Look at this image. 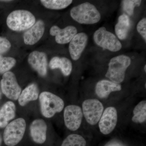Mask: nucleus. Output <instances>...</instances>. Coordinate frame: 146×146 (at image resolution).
I'll return each mask as SVG.
<instances>
[{
	"mask_svg": "<svg viewBox=\"0 0 146 146\" xmlns=\"http://www.w3.org/2000/svg\"><path fill=\"white\" fill-rule=\"evenodd\" d=\"M70 16L73 20L81 24L93 25L99 22L100 13L96 7L89 2H85L71 9Z\"/></svg>",
	"mask_w": 146,
	"mask_h": 146,
	"instance_id": "1",
	"label": "nucleus"
},
{
	"mask_svg": "<svg viewBox=\"0 0 146 146\" xmlns=\"http://www.w3.org/2000/svg\"><path fill=\"white\" fill-rule=\"evenodd\" d=\"M131 63L129 56L121 55L112 58L108 64L106 77L114 83H121L124 80L125 72Z\"/></svg>",
	"mask_w": 146,
	"mask_h": 146,
	"instance_id": "2",
	"label": "nucleus"
},
{
	"mask_svg": "<svg viewBox=\"0 0 146 146\" xmlns=\"http://www.w3.org/2000/svg\"><path fill=\"white\" fill-rule=\"evenodd\" d=\"M35 17L28 11L15 10L9 15L7 25L13 31H22L29 29L35 23Z\"/></svg>",
	"mask_w": 146,
	"mask_h": 146,
	"instance_id": "3",
	"label": "nucleus"
},
{
	"mask_svg": "<svg viewBox=\"0 0 146 146\" xmlns=\"http://www.w3.org/2000/svg\"><path fill=\"white\" fill-rule=\"evenodd\" d=\"M40 110L43 116L52 117L56 113L63 110L64 102L60 97L49 92H42L39 96Z\"/></svg>",
	"mask_w": 146,
	"mask_h": 146,
	"instance_id": "4",
	"label": "nucleus"
},
{
	"mask_svg": "<svg viewBox=\"0 0 146 146\" xmlns=\"http://www.w3.org/2000/svg\"><path fill=\"white\" fill-rule=\"evenodd\" d=\"M26 123L24 119L18 118L6 126L3 133L5 143L8 146H16L19 143L25 134Z\"/></svg>",
	"mask_w": 146,
	"mask_h": 146,
	"instance_id": "5",
	"label": "nucleus"
},
{
	"mask_svg": "<svg viewBox=\"0 0 146 146\" xmlns=\"http://www.w3.org/2000/svg\"><path fill=\"white\" fill-rule=\"evenodd\" d=\"M94 39L99 46L110 51L117 52L122 48L121 44L117 36L106 30L104 27H101L95 32Z\"/></svg>",
	"mask_w": 146,
	"mask_h": 146,
	"instance_id": "6",
	"label": "nucleus"
},
{
	"mask_svg": "<svg viewBox=\"0 0 146 146\" xmlns=\"http://www.w3.org/2000/svg\"><path fill=\"white\" fill-rule=\"evenodd\" d=\"M2 92L9 99L17 100L21 93L16 76L12 72H7L3 74L1 81Z\"/></svg>",
	"mask_w": 146,
	"mask_h": 146,
	"instance_id": "7",
	"label": "nucleus"
},
{
	"mask_svg": "<svg viewBox=\"0 0 146 146\" xmlns=\"http://www.w3.org/2000/svg\"><path fill=\"white\" fill-rule=\"evenodd\" d=\"M104 108L102 104L97 99L86 100L82 103V110L85 119L92 125L99 121Z\"/></svg>",
	"mask_w": 146,
	"mask_h": 146,
	"instance_id": "8",
	"label": "nucleus"
},
{
	"mask_svg": "<svg viewBox=\"0 0 146 146\" xmlns=\"http://www.w3.org/2000/svg\"><path fill=\"white\" fill-rule=\"evenodd\" d=\"M83 112L78 106L69 105L65 108L64 112L65 125L68 129L74 131L78 129L81 125Z\"/></svg>",
	"mask_w": 146,
	"mask_h": 146,
	"instance_id": "9",
	"label": "nucleus"
},
{
	"mask_svg": "<svg viewBox=\"0 0 146 146\" xmlns=\"http://www.w3.org/2000/svg\"><path fill=\"white\" fill-rule=\"evenodd\" d=\"M118 120L117 112L114 107H108L103 112L99 123L101 132L104 135L111 133L115 129Z\"/></svg>",
	"mask_w": 146,
	"mask_h": 146,
	"instance_id": "10",
	"label": "nucleus"
},
{
	"mask_svg": "<svg viewBox=\"0 0 146 146\" xmlns=\"http://www.w3.org/2000/svg\"><path fill=\"white\" fill-rule=\"evenodd\" d=\"M28 62L32 68L42 77L47 74L48 61L46 54L44 52L34 51L29 55Z\"/></svg>",
	"mask_w": 146,
	"mask_h": 146,
	"instance_id": "11",
	"label": "nucleus"
},
{
	"mask_svg": "<svg viewBox=\"0 0 146 146\" xmlns=\"http://www.w3.org/2000/svg\"><path fill=\"white\" fill-rule=\"evenodd\" d=\"M88 37L84 33H77L70 42L69 50L72 59L77 60L79 59L88 42Z\"/></svg>",
	"mask_w": 146,
	"mask_h": 146,
	"instance_id": "12",
	"label": "nucleus"
},
{
	"mask_svg": "<svg viewBox=\"0 0 146 146\" xmlns=\"http://www.w3.org/2000/svg\"><path fill=\"white\" fill-rule=\"evenodd\" d=\"M50 34L55 36L56 42L60 44H65L70 42L76 35L77 29L76 27L69 26L63 29H60L57 26H53L50 30Z\"/></svg>",
	"mask_w": 146,
	"mask_h": 146,
	"instance_id": "13",
	"label": "nucleus"
},
{
	"mask_svg": "<svg viewBox=\"0 0 146 146\" xmlns=\"http://www.w3.org/2000/svg\"><path fill=\"white\" fill-rule=\"evenodd\" d=\"M47 126L44 120H35L30 126V133L33 141L37 144L44 143L46 139Z\"/></svg>",
	"mask_w": 146,
	"mask_h": 146,
	"instance_id": "14",
	"label": "nucleus"
},
{
	"mask_svg": "<svg viewBox=\"0 0 146 146\" xmlns=\"http://www.w3.org/2000/svg\"><path fill=\"white\" fill-rule=\"evenodd\" d=\"M45 25L42 20H39L25 33L24 42L27 45H33L41 39L44 32Z\"/></svg>",
	"mask_w": 146,
	"mask_h": 146,
	"instance_id": "15",
	"label": "nucleus"
},
{
	"mask_svg": "<svg viewBox=\"0 0 146 146\" xmlns=\"http://www.w3.org/2000/svg\"><path fill=\"white\" fill-rule=\"evenodd\" d=\"M121 86L119 84L114 83L110 80H103L97 83L96 86V94L100 98H106L112 92L121 90Z\"/></svg>",
	"mask_w": 146,
	"mask_h": 146,
	"instance_id": "16",
	"label": "nucleus"
},
{
	"mask_svg": "<svg viewBox=\"0 0 146 146\" xmlns=\"http://www.w3.org/2000/svg\"><path fill=\"white\" fill-rule=\"evenodd\" d=\"M39 95V89L37 84L32 83L21 92L18 99L19 104L22 106H25L29 102L37 100Z\"/></svg>",
	"mask_w": 146,
	"mask_h": 146,
	"instance_id": "17",
	"label": "nucleus"
},
{
	"mask_svg": "<svg viewBox=\"0 0 146 146\" xmlns=\"http://www.w3.org/2000/svg\"><path fill=\"white\" fill-rule=\"evenodd\" d=\"M16 107L13 102L5 103L0 108V127H6L16 115Z\"/></svg>",
	"mask_w": 146,
	"mask_h": 146,
	"instance_id": "18",
	"label": "nucleus"
},
{
	"mask_svg": "<svg viewBox=\"0 0 146 146\" xmlns=\"http://www.w3.org/2000/svg\"><path fill=\"white\" fill-rule=\"evenodd\" d=\"M49 67L52 70L59 68L63 74L66 76L70 75L72 70V62L66 57H53L50 61Z\"/></svg>",
	"mask_w": 146,
	"mask_h": 146,
	"instance_id": "19",
	"label": "nucleus"
},
{
	"mask_svg": "<svg viewBox=\"0 0 146 146\" xmlns=\"http://www.w3.org/2000/svg\"><path fill=\"white\" fill-rule=\"evenodd\" d=\"M130 27V20L128 16L125 14L121 15L115 26V33L119 39L124 40L127 38Z\"/></svg>",
	"mask_w": 146,
	"mask_h": 146,
	"instance_id": "20",
	"label": "nucleus"
},
{
	"mask_svg": "<svg viewBox=\"0 0 146 146\" xmlns=\"http://www.w3.org/2000/svg\"><path fill=\"white\" fill-rule=\"evenodd\" d=\"M133 116L132 121L137 123H142L146 120V101H142L139 102L133 110Z\"/></svg>",
	"mask_w": 146,
	"mask_h": 146,
	"instance_id": "21",
	"label": "nucleus"
},
{
	"mask_svg": "<svg viewBox=\"0 0 146 146\" xmlns=\"http://www.w3.org/2000/svg\"><path fill=\"white\" fill-rule=\"evenodd\" d=\"M41 3L46 8L54 10L64 9L72 3V0H41Z\"/></svg>",
	"mask_w": 146,
	"mask_h": 146,
	"instance_id": "22",
	"label": "nucleus"
},
{
	"mask_svg": "<svg viewBox=\"0 0 146 146\" xmlns=\"http://www.w3.org/2000/svg\"><path fill=\"white\" fill-rule=\"evenodd\" d=\"M86 140L82 136L72 134L65 138L61 146H86Z\"/></svg>",
	"mask_w": 146,
	"mask_h": 146,
	"instance_id": "23",
	"label": "nucleus"
},
{
	"mask_svg": "<svg viewBox=\"0 0 146 146\" xmlns=\"http://www.w3.org/2000/svg\"><path fill=\"white\" fill-rule=\"evenodd\" d=\"M16 60L11 57H3L0 55V74L9 72L16 64Z\"/></svg>",
	"mask_w": 146,
	"mask_h": 146,
	"instance_id": "24",
	"label": "nucleus"
},
{
	"mask_svg": "<svg viewBox=\"0 0 146 146\" xmlns=\"http://www.w3.org/2000/svg\"><path fill=\"white\" fill-rule=\"evenodd\" d=\"M122 6L124 11L129 16L133 15L134 8L141 5V0H124L122 1Z\"/></svg>",
	"mask_w": 146,
	"mask_h": 146,
	"instance_id": "25",
	"label": "nucleus"
},
{
	"mask_svg": "<svg viewBox=\"0 0 146 146\" xmlns=\"http://www.w3.org/2000/svg\"><path fill=\"white\" fill-rule=\"evenodd\" d=\"M11 47V44L8 39L0 36V54L7 52Z\"/></svg>",
	"mask_w": 146,
	"mask_h": 146,
	"instance_id": "26",
	"label": "nucleus"
},
{
	"mask_svg": "<svg viewBox=\"0 0 146 146\" xmlns=\"http://www.w3.org/2000/svg\"><path fill=\"white\" fill-rule=\"evenodd\" d=\"M137 30L142 37L143 38L145 42L146 41V18H143L139 21L137 24Z\"/></svg>",
	"mask_w": 146,
	"mask_h": 146,
	"instance_id": "27",
	"label": "nucleus"
},
{
	"mask_svg": "<svg viewBox=\"0 0 146 146\" xmlns=\"http://www.w3.org/2000/svg\"><path fill=\"white\" fill-rule=\"evenodd\" d=\"M2 98V91L0 89V100Z\"/></svg>",
	"mask_w": 146,
	"mask_h": 146,
	"instance_id": "28",
	"label": "nucleus"
},
{
	"mask_svg": "<svg viewBox=\"0 0 146 146\" xmlns=\"http://www.w3.org/2000/svg\"><path fill=\"white\" fill-rule=\"evenodd\" d=\"M2 143V138L1 137V136H0V146H1V145Z\"/></svg>",
	"mask_w": 146,
	"mask_h": 146,
	"instance_id": "29",
	"label": "nucleus"
},
{
	"mask_svg": "<svg viewBox=\"0 0 146 146\" xmlns=\"http://www.w3.org/2000/svg\"><path fill=\"white\" fill-rule=\"evenodd\" d=\"M144 70H145V72H146V65H145V67H144Z\"/></svg>",
	"mask_w": 146,
	"mask_h": 146,
	"instance_id": "30",
	"label": "nucleus"
}]
</instances>
